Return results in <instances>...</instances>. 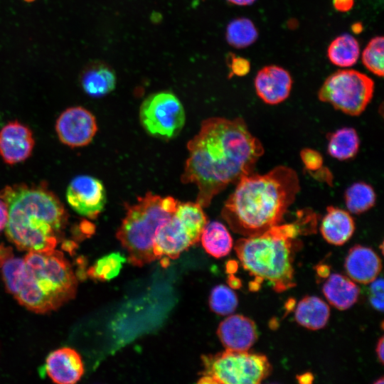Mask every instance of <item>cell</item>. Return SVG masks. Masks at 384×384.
<instances>
[{
  "label": "cell",
  "mask_w": 384,
  "mask_h": 384,
  "mask_svg": "<svg viewBox=\"0 0 384 384\" xmlns=\"http://www.w3.org/2000/svg\"><path fill=\"white\" fill-rule=\"evenodd\" d=\"M294 315L296 321L301 326L309 329L318 330L327 324L330 309L320 298L307 296L298 303Z\"/></svg>",
  "instance_id": "21"
},
{
  "label": "cell",
  "mask_w": 384,
  "mask_h": 384,
  "mask_svg": "<svg viewBox=\"0 0 384 384\" xmlns=\"http://www.w3.org/2000/svg\"><path fill=\"white\" fill-rule=\"evenodd\" d=\"M187 149L188 157L181 181L196 186V202L203 208L208 207L230 183L253 173L265 151L240 117L203 120Z\"/></svg>",
  "instance_id": "1"
},
{
  "label": "cell",
  "mask_w": 384,
  "mask_h": 384,
  "mask_svg": "<svg viewBox=\"0 0 384 384\" xmlns=\"http://www.w3.org/2000/svg\"><path fill=\"white\" fill-rule=\"evenodd\" d=\"M292 79L289 73L277 65H267L260 69L255 78L258 97L267 105H277L289 95Z\"/></svg>",
  "instance_id": "14"
},
{
  "label": "cell",
  "mask_w": 384,
  "mask_h": 384,
  "mask_svg": "<svg viewBox=\"0 0 384 384\" xmlns=\"http://www.w3.org/2000/svg\"><path fill=\"white\" fill-rule=\"evenodd\" d=\"M225 37L230 46L236 48H244L257 40L258 33L251 20L242 17L235 18L228 23Z\"/></svg>",
  "instance_id": "26"
},
{
  "label": "cell",
  "mask_w": 384,
  "mask_h": 384,
  "mask_svg": "<svg viewBox=\"0 0 384 384\" xmlns=\"http://www.w3.org/2000/svg\"><path fill=\"white\" fill-rule=\"evenodd\" d=\"M294 299H289L287 303L286 304V308L288 311H290L294 308Z\"/></svg>",
  "instance_id": "42"
},
{
  "label": "cell",
  "mask_w": 384,
  "mask_h": 384,
  "mask_svg": "<svg viewBox=\"0 0 384 384\" xmlns=\"http://www.w3.org/2000/svg\"><path fill=\"white\" fill-rule=\"evenodd\" d=\"M226 272L230 274H234L238 270V262L235 260H229L225 265Z\"/></svg>",
  "instance_id": "39"
},
{
  "label": "cell",
  "mask_w": 384,
  "mask_h": 384,
  "mask_svg": "<svg viewBox=\"0 0 384 384\" xmlns=\"http://www.w3.org/2000/svg\"><path fill=\"white\" fill-rule=\"evenodd\" d=\"M374 82L355 70H339L330 75L318 92L319 99L336 110L351 115H360L371 101Z\"/></svg>",
  "instance_id": "9"
},
{
  "label": "cell",
  "mask_w": 384,
  "mask_h": 384,
  "mask_svg": "<svg viewBox=\"0 0 384 384\" xmlns=\"http://www.w3.org/2000/svg\"><path fill=\"white\" fill-rule=\"evenodd\" d=\"M320 230L326 242L341 245L353 235L355 223L348 211L332 206H328L321 220Z\"/></svg>",
  "instance_id": "19"
},
{
  "label": "cell",
  "mask_w": 384,
  "mask_h": 384,
  "mask_svg": "<svg viewBox=\"0 0 384 384\" xmlns=\"http://www.w3.org/2000/svg\"><path fill=\"white\" fill-rule=\"evenodd\" d=\"M344 268L351 280L366 284L378 277L382 269V262L374 250L356 245L349 250Z\"/></svg>",
  "instance_id": "17"
},
{
  "label": "cell",
  "mask_w": 384,
  "mask_h": 384,
  "mask_svg": "<svg viewBox=\"0 0 384 384\" xmlns=\"http://www.w3.org/2000/svg\"><path fill=\"white\" fill-rule=\"evenodd\" d=\"M226 60L229 68V78L233 75L242 77L250 72V63L247 59L230 53L228 55Z\"/></svg>",
  "instance_id": "30"
},
{
  "label": "cell",
  "mask_w": 384,
  "mask_h": 384,
  "mask_svg": "<svg viewBox=\"0 0 384 384\" xmlns=\"http://www.w3.org/2000/svg\"><path fill=\"white\" fill-rule=\"evenodd\" d=\"M300 189L294 170L278 166L265 174L243 176L225 201L221 216L235 233L260 235L281 224Z\"/></svg>",
  "instance_id": "2"
},
{
  "label": "cell",
  "mask_w": 384,
  "mask_h": 384,
  "mask_svg": "<svg viewBox=\"0 0 384 384\" xmlns=\"http://www.w3.org/2000/svg\"><path fill=\"white\" fill-rule=\"evenodd\" d=\"M227 282L231 289H239L242 286L241 280L234 276L233 274H229Z\"/></svg>",
  "instance_id": "35"
},
{
  "label": "cell",
  "mask_w": 384,
  "mask_h": 384,
  "mask_svg": "<svg viewBox=\"0 0 384 384\" xmlns=\"http://www.w3.org/2000/svg\"><path fill=\"white\" fill-rule=\"evenodd\" d=\"M44 368L53 382L58 384L76 383L84 373L80 354L68 347L51 352L46 358Z\"/></svg>",
  "instance_id": "16"
},
{
  "label": "cell",
  "mask_w": 384,
  "mask_h": 384,
  "mask_svg": "<svg viewBox=\"0 0 384 384\" xmlns=\"http://www.w3.org/2000/svg\"><path fill=\"white\" fill-rule=\"evenodd\" d=\"M354 4V0H333L334 9L340 12L350 11Z\"/></svg>",
  "instance_id": "33"
},
{
  "label": "cell",
  "mask_w": 384,
  "mask_h": 384,
  "mask_svg": "<svg viewBox=\"0 0 384 384\" xmlns=\"http://www.w3.org/2000/svg\"><path fill=\"white\" fill-rule=\"evenodd\" d=\"M55 131L60 141L70 147L89 144L97 131L95 116L82 107L63 111L56 120Z\"/></svg>",
  "instance_id": "12"
},
{
  "label": "cell",
  "mask_w": 384,
  "mask_h": 384,
  "mask_svg": "<svg viewBox=\"0 0 384 384\" xmlns=\"http://www.w3.org/2000/svg\"><path fill=\"white\" fill-rule=\"evenodd\" d=\"M217 335L226 349L248 351L257 338L255 322L242 315H231L218 326Z\"/></svg>",
  "instance_id": "15"
},
{
  "label": "cell",
  "mask_w": 384,
  "mask_h": 384,
  "mask_svg": "<svg viewBox=\"0 0 384 384\" xmlns=\"http://www.w3.org/2000/svg\"><path fill=\"white\" fill-rule=\"evenodd\" d=\"M300 157L305 169L309 172H316L323 168V157L314 149L310 148L302 149Z\"/></svg>",
  "instance_id": "31"
},
{
  "label": "cell",
  "mask_w": 384,
  "mask_h": 384,
  "mask_svg": "<svg viewBox=\"0 0 384 384\" xmlns=\"http://www.w3.org/2000/svg\"><path fill=\"white\" fill-rule=\"evenodd\" d=\"M316 272L321 277H328L330 274V269L327 265H319L316 267Z\"/></svg>",
  "instance_id": "38"
},
{
  "label": "cell",
  "mask_w": 384,
  "mask_h": 384,
  "mask_svg": "<svg viewBox=\"0 0 384 384\" xmlns=\"http://www.w3.org/2000/svg\"><path fill=\"white\" fill-rule=\"evenodd\" d=\"M8 220V208L6 203L0 198V232L5 229Z\"/></svg>",
  "instance_id": "34"
},
{
  "label": "cell",
  "mask_w": 384,
  "mask_h": 384,
  "mask_svg": "<svg viewBox=\"0 0 384 384\" xmlns=\"http://www.w3.org/2000/svg\"><path fill=\"white\" fill-rule=\"evenodd\" d=\"M139 119L150 135L171 139L183 129L186 114L182 103L174 94L161 91L143 100L139 107Z\"/></svg>",
  "instance_id": "10"
},
{
  "label": "cell",
  "mask_w": 384,
  "mask_h": 384,
  "mask_svg": "<svg viewBox=\"0 0 384 384\" xmlns=\"http://www.w3.org/2000/svg\"><path fill=\"white\" fill-rule=\"evenodd\" d=\"M359 54L358 41L348 33L337 36L331 41L327 50V55L331 63L343 68L356 64Z\"/></svg>",
  "instance_id": "24"
},
{
  "label": "cell",
  "mask_w": 384,
  "mask_h": 384,
  "mask_svg": "<svg viewBox=\"0 0 384 384\" xmlns=\"http://www.w3.org/2000/svg\"><path fill=\"white\" fill-rule=\"evenodd\" d=\"M302 225L299 220L279 224L260 235L239 239L235 250L244 269L270 281L277 292L293 287L294 242L303 230Z\"/></svg>",
  "instance_id": "5"
},
{
  "label": "cell",
  "mask_w": 384,
  "mask_h": 384,
  "mask_svg": "<svg viewBox=\"0 0 384 384\" xmlns=\"http://www.w3.org/2000/svg\"><path fill=\"white\" fill-rule=\"evenodd\" d=\"M34 146L31 130L18 121L10 122L0 131V155L8 164L27 159Z\"/></svg>",
  "instance_id": "13"
},
{
  "label": "cell",
  "mask_w": 384,
  "mask_h": 384,
  "mask_svg": "<svg viewBox=\"0 0 384 384\" xmlns=\"http://www.w3.org/2000/svg\"><path fill=\"white\" fill-rule=\"evenodd\" d=\"M297 380L302 384H309L314 380V376L311 373H305L297 377Z\"/></svg>",
  "instance_id": "36"
},
{
  "label": "cell",
  "mask_w": 384,
  "mask_h": 384,
  "mask_svg": "<svg viewBox=\"0 0 384 384\" xmlns=\"http://www.w3.org/2000/svg\"><path fill=\"white\" fill-rule=\"evenodd\" d=\"M200 240L205 250L215 258L226 256L233 247V238L230 233L218 221L207 223Z\"/></svg>",
  "instance_id": "22"
},
{
  "label": "cell",
  "mask_w": 384,
  "mask_h": 384,
  "mask_svg": "<svg viewBox=\"0 0 384 384\" xmlns=\"http://www.w3.org/2000/svg\"><path fill=\"white\" fill-rule=\"evenodd\" d=\"M8 208L6 235L16 247L27 252L55 249L68 223L59 198L42 185L15 184L0 191Z\"/></svg>",
  "instance_id": "3"
},
{
  "label": "cell",
  "mask_w": 384,
  "mask_h": 384,
  "mask_svg": "<svg viewBox=\"0 0 384 384\" xmlns=\"http://www.w3.org/2000/svg\"><path fill=\"white\" fill-rule=\"evenodd\" d=\"M207 223L203 208L197 202H178L174 214L157 230L154 239L156 260L176 259L201 238Z\"/></svg>",
  "instance_id": "8"
},
{
  "label": "cell",
  "mask_w": 384,
  "mask_h": 384,
  "mask_svg": "<svg viewBox=\"0 0 384 384\" xmlns=\"http://www.w3.org/2000/svg\"><path fill=\"white\" fill-rule=\"evenodd\" d=\"M384 41L383 36H375L370 40L362 53V63L374 75L383 77Z\"/></svg>",
  "instance_id": "28"
},
{
  "label": "cell",
  "mask_w": 384,
  "mask_h": 384,
  "mask_svg": "<svg viewBox=\"0 0 384 384\" xmlns=\"http://www.w3.org/2000/svg\"><path fill=\"white\" fill-rule=\"evenodd\" d=\"M384 383L383 378H380L375 382V384H383Z\"/></svg>",
  "instance_id": "43"
},
{
  "label": "cell",
  "mask_w": 384,
  "mask_h": 384,
  "mask_svg": "<svg viewBox=\"0 0 384 384\" xmlns=\"http://www.w3.org/2000/svg\"><path fill=\"white\" fill-rule=\"evenodd\" d=\"M179 201L152 192L138 197L135 203L126 204V214L116 237L128 253L129 262L142 267L156 260L154 239L158 228L175 212Z\"/></svg>",
  "instance_id": "6"
},
{
  "label": "cell",
  "mask_w": 384,
  "mask_h": 384,
  "mask_svg": "<svg viewBox=\"0 0 384 384\" xmlns=\"http://www.w3.org/2000/svg\"><path fill=\"white\" fill-rule=\"evenodd\" d=\"M126 260L119 252L110 253L97 260L88 269L87 274L92 279L109 281L118 275Z\"/></svg>",
  "instance_id": "27"
},
{
  "label": "cell",
  "mask_w": 384,
  "mask_h": 384,
  "mask_svg": "<svg viewBox=\"0 0 384 384\" xmlns=\"http://www.w3.org/2000/svg\"><path fill=\"white\" fill-rule=\"evenodd\" d=\"M203 370L198 383L257 384L269 376L267 358L247 351H225L201 356Z\"/></svg>",
  "instance_id": "7"
},
{
  "label": "cell",
  "mask_w": 384,
  "mask_h": 384,
  "mask_svg": "<svg viewBox=\"0 0 384 384\" xmlns=\"http://www.w3.org/2000/svg\"><path fill=\"white\" fill-rule=\"evenodd\" d=\"M383 337H380L378 341L376 346V353L378 357V359L380 363H383V350H384V342Z\"/></svg>",
  "instance_id": "37"
},
{
  "label": "cell",
  "mask_w": 384,
  "mask_h": 384,
  "mask_svg": "<svg viewBox=\"0 0 384 384\" xmlns=\"http://www.w3.org/2000/svg\"><path fill=\"white\" fill-rule=\"evenodd\" d=\"M66 198L69 206L76 213L95 219L105 208L106 191L100 179L91 176L80 175L69 183Z\"/></svg>",
  "instance_id": "11"
},
{
  "label": "cell",
  "mask_w": 384,
  "mask_h": 384,
  "mask_svg": "<svg viewBox=\"0 0 384 384\" xmlns=\"http://www.w3.org/2000/svg\"><path fill=\"white\" fill-rule=\"evenodd\" d=\"M238 303L235 293L231 288L223 284L215 287L209 297L210 308L220 315H228L233 313Z\"/></svg>",
  "instance_id": "29"
},
{
  "label": "cell",
  "mask_w": 384,
  "mask_h": 384,
  "mask_svg": "<svg viewBox=\"0 0 384 384\" xmlns=\"http://www.w3.org/2000/svg\"><path fill=\"white\" fill-rule=\"evenodd\" d=\"M348 210L354 214L363 213L370 209L375 203L374 189L364 182H356L350 186L344 194Z\"/></svg>",
  "instance_id": "25"
},
{
  "label": "cell",
  "mask_w": 384,
  "mask_h": 384,
  "mask_svg": "<svg viewBox=\"0 0 384 384\" xmlns=\"http://www.w3.org/2000/svg\"><path fill=\"white\" fill-rule=\"evenodd\" d=\"M329 154L341 161L354 157L358 151L360 140L352 127H343L328 135Z\"/></svg>",
  "instance_id": "23"
},
{
  "label": "cell",
  "mask_w": 384,
  "mask_h": 384,
  "mask_svg": "<svg viewBox=\"0 0 384 384\" xmlns=\"http://www.w3.org/2000/svg\"><path fill=\"white\" fill-rule=\"evenodd\" d=\"M322 291L329 302L339 310L351 307L357 302L360 294L359 287L353 280L336 273L329 274Z\"/></svg>",
  "instance_id": "20"
},
{
  "label": "cell",
  "mask_w": 384,
  "mask_h": 384,
  "mask_svg": "<svg viewBox=\"0 0 384 384\" xmlns=\"http://www.w3.org/2000/svg\"><path fill=\"white\" fill-rule=\"evenodd\" d=\"M24 265L10 292L28 310L43 314L73 299L78 281L69 262L55 249L28 252Z\"/></svg>",
  "instance_id": "4"
},
{
  "label": "cell",
  "mask_w": 384,
  "mask_h": 384,
  "mask_svg": "<svg viewBox=\"0 0 384 384\" xmlns=\"http://www.w3.org/2000/svg\"><path fill=\"white\" fill-rule=\"evenodd\" d=\"M363 26L361 23H356L352 26V30L356 33H359L362 31Z\"/></svg>",
  "instance_id": "41"
},
{
  "label": "cell",
  "mask_w": 384,
  "mask_h": 384,
  "mask_svg": "<svg viewBox=\"0 0 384 384\" xmlns=\"http://www.w3.org/2000/svg\"><path fill=\"white\" fill-rule=\"evenodd\" d=\"M81 86L92 97H102L115 88L117 77L113 68L107 63L96 60L90 63L80 75Z\"/></svg>",
  "instance_id": "18"
},
{
  "label": "cell",
  "mask_w": 384,
  "mask_h": 384,
  "mask_svg": "<svg viewBox=\"0 0 384 384\" xmlns=\"http://www.w3.org/2000/svg\"><path fill=\"white\" fill-rule=\"evenodd\" d=\"M23 1H26V2H32V1H33L35 0H23Z\"/></svg>",
  "instance_id": "44"
},
{
  "label": "cell",
  "mask_w": 384,
  "mask_h": 384,
  "mask_svg": "<svg viewBox=\"0 0 384 384\" xmlns=\"http://www.w3.org/2000/svg\"><path fill=\"white\" fill-rule=\"evenodd\" d=\"M230 4L238 6H247L253 4L256 0H226Z\"/></svg>",
  "instance_id": "40"
},
{
  "label": "cell",
  "mask_w": 384,
  "mask_h": 384,
  "mask_svg": "<svg viewBox=\"0 0 384 384\" xmlns=\"http://www.w3.org/2000/svg\"><path fill=\"white\" fill-rule=\"evenodd\" d=\"M370 302L377 310H383V279L376 278L370 282Z\"/></svg>",
  "instance_id": "32"
}]
</instances>
